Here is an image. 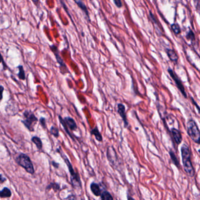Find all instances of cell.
I'll return each mask as SVG.
<instances>
[{"instance_id":"obj_21","label":"cell","mask_w":200,"mask_h":200,"mask_svg":"<svg viewBox=\"0 0 200 200\" xmlns=\"http://www.w3.org/2000/svg\"><path fill=\"white\" fill-rule=\"evenodd\" d=\"M171 28L173 31L174 32V33L176 34V35L180 34L181 32V30L180 28V26L178 24L174 23V24H172L171 25Z\"/></svg>"},{"instance_id":"obj_11","label":"cell","mask_w":200,"mask_h":200,"mask_svg":"<svg viewBox=\"0 0 200 200\" xmlns=\"http://www.w3.org/2000/svg\"><path fill=\"white\" fill-rule=\"evenodd\" d=\"M166 51L170 60L173 62L177 63L178 60V56L176 52L174 50L170 48H167L166 49Z\"/></svg>"},{"instance_id":"obj_32","label":"cell","mask_w":200,"mask_h":200,"mask_svg":"<svg viewBox=\"0 0 200 200\" xmlns=\"http://www.w3.org/2000/svg\"><path fill=\"white\" fill-rule=\"evenodd\" d=\"M52 164H53V166H54V167H58V166H59V164H57V163H55L54 161H53V162H52Z\"/></svg>"},{"instance_id":"obj_35","label":"cell","mask_w":200,"mask_h":200,"mask_svg":"<svg viewBox=\"0 0 200 200\" xmlns=\"http://www.w3.org/2000/svg\"><path fill=\"white\" fill-rule=\"evenodd\" d=\"M82 200H83V199H82Z\"/></svg>"},{"instance_id":"obj_22","label":"cell","mask_w":200,"mask_h":200,"mask_svg":"<svg viewBox=\"0 0 200 200\" xmlns=\"http://www.w3.org/2000/svg\"><path fill=\"white\" fill-rule=\"evenodd\" d=\"M170 156L171 157V159L172 160V161L173 163L177 167H179V162H178V160L177 159L176 156V154H174V153L173 152V151H170Z\"/></svg>"},{"instance_id":"obj_13","label":"cell","mask_w":200,"mask_h":200,"mask_svg":"<svg viewBox=\"0 0 200 200\" xmlns=\"http://www.w3.org/2000/svg\"><path fill=\"white\" fill-rule=\"evenodd\" d=\"M90 187L91 191L93 192V194L95 196H97V197L100 196V195L102 194V191H101V189H100L99 184H97L96 183H92V184H90Z\"/></svg>"},{"instance_id":"obj_10","label":"cell","mask_w":200,"mask_h":200,"mask_svg":"<svg viewBox=\"0 0 200 200\" xmlns=\"http://www.w3.org/2000/svg\"><path fill=\"white\" fill-rule=\"evenodd\" d=\"M171 133L173 135V139L176 143L177 144L179 145L181 144L182 142V135L180 131L176 128H172L171 129Z\"/></svg>"},{"instance_id":"obj_20","label":"cell","mask_w":200,"mask_h":200,"mask_svg":"<svg viewBox=\"0 0 200 200\" xmlns=\"http://www.w3.org/2000/svg\"><path fill=\"white\" fill-rule=\"evenodd\" d=\"M18 68L19 69V73H18V78L21 80H25V71H24L23 66L22 65H19Z\"/></svg>"},{"instance_id":"obj_5","label":"cell","mask_w":200,"mask_h":200,"mask_svg":"<svg viewBox=\"0 0 200 200\" xmlns=\"http://www.w3.org/2000/svg\"><path fill=\"white\" fill-rule=\"evenodd\" d=\"M24 116L25 119L22 121L23 123L29 130L31 132L33 131V126L38 121V119L33 113L30 111H25L24 112Z\"/></svg>"},{"instance_id":"obj_34","label":"cell","mask_w":200,"mask_h":200,"mask_svg":"<svg viewBox=\"0 0 200 200\" xmlns=\"http://www.w3.org/2000/svg\"><path fill=\"white\" fill-rule=\"evenodd\" d=\"M128 200H135V199L133 198H132V197H129L128 196Z\"/></svg>"},{"instance_id":"obj_18","label":"cell","mask_w":200,"mask_h":200,"mask_svg":"<svg viewBox=\"0 0 200 200\" xmlns=\"http://www.w3.org/2000/svg\"><path fill=\"white\" fill-rule=\"evenodd\" d=\"M100 197L102 200H113V198L111 194L107 191H104V192H102Z\"/></svg>"},{"instance_id":"obj_19","label":"cell","mask_w":200,"mask_h":200,"mask_svg":"<svg viewBox=\"0 0 200 200\" xmlns=\"http://www.w3.org/2000/svg\"><path fill=\"white\" fill-rule=\"evenodd\" d=\"M185 38L188 40H190L191 42H193L194 40H195V33L192 31V30L189 28L188 31L187 32V34L185 35Z\"/></svg>"},{"instance_id":"obj_23","label":"cell","mask_w":200,"mask_h":200,"mask_svg":"<svg viewBox=\"0 0 200 200\" xmlns=\"http://www.w3.org/2000/svg\"><path fill=\"white\" fill-rule=\"evenodd\" d=\"M59 121H60V122H61V123L62 124V125L63 126V127L64 128L65 130V131L67 132V133L70 136V137L72 138V139H73V137H72V135L71 134V133L69 132V130H68V128L67 127V126H66V123H65V122L64 120L61 118V116H59Z\"/></svg>"},{"instance_id":"obj_15","label":"cell","mask_w":200,"mask_h":200,"mask_svg":"<svg viewBox=\"0 0 200 200\" xmlns=\"http://www.w3.org/2000/svg\"><path fill=\"white\" fill-rule=\"evenodd\" d=\"M90 133H91V135H93V136L95 137L96 140L98 142H101L103 141V137H102V135L100 134V132L99 131L97 127H95V128H93L90 131Z\"/></svg>"},{"instance_id":"obj_9","label":"cell","mask_w":200,"mask_h":200,"mask_svg":"<svg viewBox=\"0 0 200 200\" xmlns=\"http://www.w3.org/2000/svg\"><path fill=\"white\" fill-rule=\"evenodd\" d=\"M50 48L52 50V51L54 52V55H55L57 62H58V63L60 65V66L64 68V69H65V70H66V71H68V68H67L66 65L65 64L63 59L61 58V57L60 56L59 53V51H58V49L57 47H56L55 45H51L50 47Z\"/></svg>"},{"instance_id":"obj_28","label":"cell","mask_w":200,"mask_h":200,"mask_svg":"<svg viewBox=\"0 0 200 200\" xmlns=\"http://www.w3.org/2000/svg\"><path fill=\"white\" fill-rule=\"evenodd\" d=\"M40 124L42 125V126L44 128H46V122H45V119L44 118H41L40 119Z\"/></svg>"},{"instance_id":"obj_14","label":"cell","mask_w":200,"mask_h":200,"mask_svg":"<svg viewBox=\"0 0 200 200\" xmlns=\"http://www.w3.org/2000/svg\"><path fill=\"white\" fill-rule=\"evenodd\" d=\"M75 2L77 4V5L85 12L86 16L88 17V19H90V16H89V12L88 9L85 5V4L82 1H75Z\"/></svg>"},{"instance_id":"obj_17","label":"cell","mask_w":200,"mask_h":200,"mask_svg":"<svg viewBox=\"0 0 200 200\" xmlns=\"http://www.w3.org/2000/svg\"><path fill=\"white\" fill-rule=\"evenodd\" d=\"M31 140H32V142L36 145V146L37 147V148L39 150H40L42 149V141H41L40 138H39L37 136H34L32 137Z\"/></svg>"},{"instance_id":"obj_8","label":"cell","mask_w":200,"mask_h":200,"mask_svg":"<svg viewBox=\"0 0 200 200\" xmlns=\"http://www.w3.org/2000/svg\"><path fill=\"white\" fill-rule=\"evenodd\" d=\"M118 112L124 122L125 127L127 128L128 126V123L127 119L126 113L125 106L122 104H118Z\"/></svg>"},{"instance_id":"obj_33","label":"cell","mask_w":200,"mask_h":200,"mask_svg":"<svg viewBox=\"0 0 200 200\" xmlns=\"http://www.w3.org/2000/svg\"><path fill=\"white\" fill-rule=\"evenodd\" d=\"M2 61H3V58H2V55H1V53H0V63H1V62H2Z\"/></svg>"},{"instance_id":"obj_3","label":"cell","mask_w":200,"mask_h":200,"mask_svg":"<svg viewBox=\"0 0 200 200\" xmlns=\"http://www.w3.org/2000/svg\"><path fill=\"white\" fill-rule=\"evenodd\" d=\"M187 128L188 135L192 141L197 144H200V130L197 123L192 119L188 120L187 123Z\"/></svg>"},{"instance_id":"obj_27","label":"cell","mask_w":200,"mask_h":200,"mask_svg":"<svg viewBox=\"0 0 200 200\" xmlns=\"http://www.w3.org/2000/svg\"><path fill=\"white\" fill-rule=\"evenodd\" d=\"M113 2L114 3L115 5L118 7V8H120L122 7L123 4H122V2L120 0H114Z\"/></svg>"},{"instance_id":"obj_31","label":"cell","mask_w":200,"mask_h":200,"mask_svg":"<svg viewBox=\"0 0 200 200\" xmlns=\"http://www.w3.org/2000/svg\"><path fill=\"white\" fill-rule=\"evenodd\" d=\"M5 180H6V178H4V177H3L2 176V175L0 174V181L2 182V183H3V182H4Z\"/></svg>"},{"instance_id":"obj_1","label":"cell","mask_w":200,"mask_h":200,"mask_svg":"<svg viewBox=\"0 0 200 200\" xmlns=\"http://www.w3.org/2000/svg\"><path fill=\"white\" fill-rule=\"evenodd\" d=\"M183 168L185 173L190 177L195 175V170L191 160V152L188 145L183 144L181 148Z\"/></svg>"},{"instance_id":"obj_24","label":"cell","mask_w":200,"mask_h":200,"mask_svg":"<svg viewBox=\"0 0 200 200\" xmlns=\"http://www.w3.org/2000/svg\"><path fill=\"white\" fill-rule=\"evenodd\" d=\"M50 132L51 133V135H52L53 136H55V137H58L59 136V130L58 128H56L54 126L51 127V128L50 129Z\"/></svg>"},{"instance_id":"obj_2","label":"cell","mask_w":200,"mask_h":200,"mask_svg":"<svg viewBox=\"0 0 200 200\" xmlns=\"http://www.w3.org/2000/svg\"><path fill=\"white\" fill-rule=\"evenodd\" d=\"M58 151L61 154L62 157L63 158L66 165L68 167L69 173L71 174V180L73 187L75 188H79V187L81 188V181H80V177L79 176V174L75 171L71 162L68 160L67 157L63 153L62 151L59 150H58Z\"/></svg>"},{"instance_id":"obj_29","label":"cell","mask_w":200,"mask_h":200,"mask_svg":"<svg viewBox=\"0 0 200 200\" xmlns=\"http://www.w3.org/2000/svg\"><path fill=\"white\" fill-rule=\"evenodd\" d=\"M4 90V88L2 86H0V100H2V96H3V92Z\"/></svg>"},{"instance_id":"obj_7","label":"cell","mask_w":200,"mask_h":200,"mask_svg":"<svg viewBox=\"0 0 200 200\" xmlns=\"http://www.w3.org/2000/svg\"><path fill=\"white\" fill-rule=\"evenodd\" d=\"M107 157L109 161L112 164V166H116L118 163V157L114 148L112 146H109L107 150Z\"/></svg>"},{"instance_id":"obj_26","label":"cell","mask_w":200,"mask_h":200,"mask_svg":"<svg viewBox=\"0 0 200 200\" xmlns=\"http://www.w3.org/2000/svg\"><path fill=\"white\" fill-rule=\"evenodd\" d=\"M149 16H150V18H151L153 23H154L155 24H157V20L156 18L154 16V15L153 14L152 11H149Z\"/></svg>"},{"instance_id":"obj_30","label":"cell","mask_w":200,"mask_h":200,"mask_svg":"<svg viewBox=\"0 0 200 200\" xmlns=\"http://www.w3.org/2000/svg\"><path fill=\"white\" fill-rule=\"evenodd\" d=\"M191 100H192V102L193 103V104H194L195 106H196V107H197V110H198V112H199V111H200V107H199V106L198 105V104H197V103L196 102H195V100H194V99L193 98H191Z\"/></svg>"},{"instance_id":"obj_12","label":"cell","mask_w":200,"mask_h":200,"mask_svg":"<svg viewBox=\"0 0 200 200\" xmlns=\"http://www.w3.org/2000/svg\"><path fill=\"white\" fill-rule=\"evenodd\" d=\"M64 120L67 127L68 128H69L70 130H71L72 131H75L77 129V128H78L77 125L73 118L71 117H66V118H65Z\"/></svg>"},{"instance_id":"obj_4","label":"cell","mask_w":200,"mask_h":200,"mask_svg":"<svg viewBox=\"0 0 200 200\" xmlns=\"http://www.w3.org/2000/svg\"><path fill=\"white\" fill-rule=\"evenodd\" d=\"M18 163L30 174L34 173V168L30 158L25 154H21L17 159Z\"/></svg>"},{"instance_id":"obj_25","label":"cell","mask_w":200,"mask_h":200,"mask_svg":"<svg viewBox=\"0 0 200 200\" xmlns=\"http://www.w3.org/2000/svg\"><path fill=\"white\" fill-rule=\"evenodd\" d=\"M50 188H53L54 189L55 191H57L59 189V186L58 184H55V183H52L48 185L47 187V189H50Z\"/></svg>"},{"instance_id":"obj_16","label":"cell","mask_w":200,"mask_h":200,"mask_svg":"<svg viewBox=\"0 0 200 200\" xmlns=\"http://www.w3.org/2000/svg\"><path fill=\"white\" fill-rule=\"evenodd\" d=\"M11 191L7 187H5L0 191L1 198H9L11 196Z\"/></svg>"},{"instance_id":"obj_6","label":"cell","mask_w":200,"mask_h":200,"mask_svg":"<svg viewBox=\"0 0 200 200\" xmlns=\"http://www.w3.org/2000/svg\"><path fill=\"white\" fill-rule=\"evenodd\" d=\"M167 72L170 74L171 78L174 80V82H175L177 88L178 89V90L181 93L183 96H184L185 98H187V93L185 90V88H184V85H183L181 80H180V79L178 77V76L174 72L173 70L172 69H171L170 68H168L167 69Z\"/></svg>"}]
</instances>
